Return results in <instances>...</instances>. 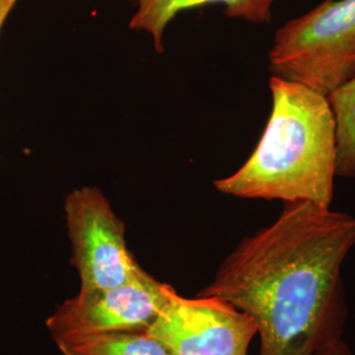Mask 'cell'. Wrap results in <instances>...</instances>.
I'll use <instances>...</instances> for the list:
<instances>
[{
  "instance_id": "obj_1",
  "label": "cell",
  "mask_w": 355,
  "mask_h": 355,
  "mask_svg": "<svg viewBox=\"0 0 355 355\" xmlns=\"http://www.w3.org/2000/svg\"><path fill=\"white\" fill-rule=\"evenodd\" d=\"M355 217L318 204L284 203L243 239L199 296H217L252 318L258 355H322L346 320L343 266Z\"/></svg>"
},
{
  "instance_id": "obj_2",
  "label": "cell",
  "mask_w": 355,
  "mask_h": 355,
  "mask_svg": "<svg viewBox=\"0 0 355 355\" xmlns=\"http://www.w3.org/2000/svg\"><path fill=\"white\" fill-rule=\"evenodd\" d=\"M271 112L252 155L216 190L242 199L330 207L338 164L337 124L329 98L270 78Z\"/></svg>"
},
{
  "instance_id": "obj_3",
  "label": "cell",
  "mask_w": 355,
  "mask_h": 355,
  "mask_svg": "<svg viewBox=\"0 0 355 355\" xmlns=\"http://www.w3.org/2000/svg\"><path fill=\"white\" fill-rule=\"evenodd\" d=\"M271 76L329 98L355 76V0H324L277 31Z\"/></svg>"
},
{
  "instance_id": "obj_4",
  "label": "cell",
  "mask_w": 355,
  "mask_h": 355,
  "mask_svg": "<svg viewBox=\"0 0 355 355\" xmlns=\"http://www.w3.org/2000/svg\"><path fill=\"white\" fill-rule=\"evenodd\" d=\"M64 211L79 292L117 287L144 271L128 249L123 220L98 187L83 186L67 193Z\"/></svg>"
},
{
  "instance_id": "obj_5",
  "label": "cell",
  "mask_w": 355,
  "mask_h": 355,
  "mask_svg": "<svg viewBox=\"0 0 355 355\" xmlns=\"http://www.w3.org/2000/svg\"><path fill=\"white\" fill-rule=\"evenodd\" d=\"M170 355H248L253 320L217 296L183 297L174 288L146 330Z\"/></svg>"
},
{
  "instance_id": "obj_6",
  "label": "cell",
  "mask_w": 355,
  "mask_h": 355,
  "mask_svg": "<svg viewBox=\"0 0 355 355\" xmlns=\"http://www.w3.org/2000/svg\"><path fill=\"white\" fill-rule=\"evenodd\" d=\"M171 290L170 284L154 279L144 270L121 286L78 292L57 306L46 320V328L54 341L87 333L146 331L164 309Z\"/></svg>"
},
{
  "instance_id": "obj_7",
  "label": "cell",
  "mask_w": 355,
  "mask_h": 355,
  "mask_svg": "<svg viewBox=\"0 0 355 355\" xmlns=\"http://www.w3.org/2000/svg\"><path fill=\"white\" fill-rule=\"evenodd\" d=\"M136 3V12L129 26L145 32L153 40L154 49L164 51L166 28L178 15L191 8L208 4H220L229 17L241 19L253 24H267L272 20V8L277 0H130Z\"/></svg>"
},
{
  "instance_id": "obj_8",
  "label": "cell",
  "mask_w": 355,
  "mask_h": 355,
  "mask_svg": "<svg viewBox=\"0 0 355 355\" xmlns=\"http://www.w3.org/2000/svg\"><path fill=\"white\" fill-rule=\"evenodd\" d=\"M64 355H170L146 331H105L67 336L55 341Z\"/></svg>"
},
{
  "instance_id": "obj_9",
  "label": "cell",
  "mask_w": 355,
  "mask_h": 355,
  "mask_svg": "<svg viewBox=\"0 0 355 355\" xmlns=\"http://www.w3.org/2000/svg\"><path fill=\"white\" fill-rule=\"evenodd\" d=\"M337 124V175L355 178V76L329 96Z\"/></svg>"
},
{
  "instance_id": "obj_10",
  "label": "cell",
  "mask_w": 355,
  "mask_h": 355,
  "mask_svg": "<svg viewBox=\"0 0 355 355\" xmlns=\"http://www.w3.org/2000/svg\"><path fill=\"white\" fill-rule=\"evenodd\" d=\"M17 0H0V33L8 15L12 11Z\"/></svg>"
},
{
  "instance_id": "obj_11",
  "label": "cell",
  "mask_w": 355,
  "mask_h": 355,
  "mask_svg": "<svg viewBox=\"0 0 355 355\" xmlns=\"http://www.w3.org/2000/svg\"><path fill=\"white\" fill-rule=\"evenodd\" d=\"M322 355H352V353H350L347 345L343 343V340H338V341L331 343Z\"/></svg>"
}]
</instances>
